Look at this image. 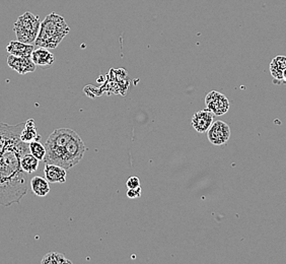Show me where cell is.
<instances>
[{
	"mask_svg": "<svg viewBox=\"0 0 286 264\" xmlns=\"http://www.w3.org/2000/svg\"><path fill=\"white\" fill-rule=\"evenodd\" d=\"M24 126L0 123V207L20 203L28 193V173L21 166L22 157L30 153L29 143L21 139Z\"/></svg>",
	"mask_w": 286,
	"mask_h": 264,
	"instance_id": "1",
	"label": "cell"
},
{
	"mask_svg": "<svg viewBox=\"0 0 286 264\" xmlns=\"http://www.w3.org/2000/svg\"><path fill=\"white\" fill-rule=\"evenodd\" d=\"M69 32L70 28L64 18L56 13H51L41 23L35 45L46 49H55Z\"/></svg>",
	"mask_w": 286,
	"mask_h": 264,
	"instance_id": "2",
	"label": "cell"
},
{
	"mask_svg": "<svg viewBox=\"0 0 286 264\" xmlns=\"http://www.w3.org/2000/svg\"><path fill=\"white\" fill-rule=\"evenodd\" d=\"M40 26L41 21L39 17L27 12L18 18L14 26V31L19 41L27 44H33L39 35Z\"/></svg>",
	"mask_w": 286,
	"mask_h": 264,
	"instance_id": "3",
	"label": "cell"
},
{
	"mask_svg": "<svg viewBox=\"0 0 286 264\" xmlns=\"http://www.w3.org/2000/svg\"><path fill=\"white\" fill-rule=\"evenodd\" d=\"M87 150V147L81 140L80 136L77 134L74 136L64 147V155L61 167L65 170H69L77 165Z\"/></svg>",
	"mask_w": 286,
	"mask_h": 264,
	"instance_id": "4",
	"label": "cell"
},
{
	"mask_svg": "<svg viewBox=\"0 0 286 264\" xmlns=\"http://www.w3.org/2000/svg\"><path fill=\"white\" fill-rule=\"evenodd\" d=\"M206 109L211 111L216 116L224 115L229 110V101L221 93L212 91L205 97Z\"/></svg>",
	"mask_w": 286,
	"mask_h": 264,
	"instance_id": "5",
	"label": "cell"
},
{
	"mask_svg": "<svg viewBox=\"0 0 286 264\" xmlns=\"http://www.w3.org/2000/svg\"><path fill=\"white\" fill-rule=\"evenodd\" d=\"M207 137L213 145H223L230 137V128L227 123L217 120L208 129Z\"/></svg>",
	"mask_w": 286,
	"mask_h": 264,
	"instance_id": "6",
	"label": "cell"
},
{
	"mask_svg": "<svg viewBox=\"0 0 286 264\" xmlns=\"http://www.w3.org/2000/svg\"><path fill=\"white\" fill-rule=\"evenodd\" d=\"M8 64L12 69L16 70L20 74L34 72L37 66L31 57H20L11 54L8 57Z\"/></svg>",
	"mask_w": 286,
	"mask_h": 264,
	"instance_id": "7",
	"label": "cell"
},
{
	"mask_svg": "<svg viewBox=\"0 0 286 264\" xmlns=\"http://www.w3.org/2000/svg\"><path fill=\"white\" fill-rule=\"evenodd\" d=\"M214 114L208 109L198 111L192 118V126L198 133H205L208 131L213 123Z\"/></svg>",
	"mask_w": 286,
	"mask_h": 264,
	"instance_id": "8",
	"label": "cell"
},
{
	"mask_svg": "<svg viewBox=\"0 0 286 264\" xmlns=\"http://www.w3.org/2000/svg\"><path fill=\"white\" fill-rule=\"evenodd\" d=\"M44 174L46 180L49 183L62 184L66 182V177H67L66 170L60 166L53 164H45Z\"/></svg>",
	"mask_w": 286,
	"mask_h": 264,
	"instance_id": "9",
	"label": "cell"
},
{
	"mask_svg": "<svg viewBox=\"0 0 286 264\" xmlns=\"http://www.w3.org/2000/svg\"><path fill=\"white\" fill-rule=\"evenodd\" d=\"M8 52L11 55L20 57H32V53L35 50L34 45L23 43L21 41H11L7 47Z\"/></svg>",
	"mask_w": 286,
	"mask_h": 264,
	"instance_id": "10",
	"label": "cell"
},
{
	"mask_svg": "<svg viewBox=\"0 0 286 264\" xmlns=\"http://www.w3.org/2000/svg\"><path fill=\"white\" fill-rule=\"evenodd\" d=\"M32 60L38 66H50L55 62V56L49 51V49L39 47L32 53Z\"/></svg>",
	"mask_w": 286,
	"mask_h": 264,
	"instance_id": "11",
	"label": "cell"
},
{
	"mask_svg": "<svg viewBox=\"0 0 286 264\" xmlns=\"http://www.w3.org/2000/svg\"><path fill=\"white\" fill-rule=\"evenodd\" d=\"M21 139L27 143L39 141L41 139V135L37 131L36 122L34 119H29L25 122V126L21 132Z\"/></svg>",
	"mask_w": 286,
	"mask_h": 264,
	"instance_id": "12",
	"label": "cell"
},
{
	"mask_svg": "<svg viewBox=\"0 0 286 264\" xmlns=\"http://www.w3.org/2000/svg\"><path fill=\"white\" fill-rule=\"evenodd\" d=\"M286 69V57L277 56L270 63V72L274 78V83L283 82V71Z\"/></svg>",
	"mask_w": 286,
	"mask_h": 264,
	"instance_id": "13",
	"label": "cell"
},
{
	"mask_svg": "<svg viewBox=\"0 0 286 264\" xmlns=\"http://www.w3.org/2000/svg\"><path fill=\"white\" fill-rule=\"evenodd\" d=\"M30 184H31L32 191L37 196L44 197V196L48 195L49 192H50L49 182L46 180V178H43V177H40V176H35L31 180Z\"/></svg>",
	"mask_w": 286,
	"mask_h": 264,
	"instance_id": "14",
	"label": "cell"
},
{
	"mask_svg": "<svg viewBox=\"0 0 286 264\" xmlns=\"http://www.w3.org/2000/svg\"><path fill=\"white\" fill-rule=\"evenodd\" d=\"M39 162L40 161L37 158H35L31 153H27L21 159V166L26 173L32 174L38 170Z\"/></svg>",
	"mask_w": 286,
	"mask_h": 264,
	"instance_id": "15",
	"label": "cell"
},
{
	"mask_svg": "<svg viewBox=\"0 0 286 264\" xmlns=\"http://www.w3.org/2000/svg\"><path fill=\"white\" fill-rule=\"evenodd\" d=\"M41 263L42 264H72V261L67 259L66 256L62 253L50 252L43 257Z\"/></svg>",
	"mask_w": 286,
	"mask_h": 264,
	"instance_id": "16",
	"label": "cell"
},
{
	"mask_svg": "<svg viewBox=\"0 0 286 264\" xmlns=\"http://www.w3.org/2000/svg\"><path fill=\"white\" fill-rule=\"evenodd\" d=\"M30 147V153L37 158L39 161H43L46 155V148L45 145H43L40 140L39 141H32L29 143Z\"/></svg>",
	"mask_w": 286,
	"mask_h": 264,
	"instance_id": "17",
	"label": "cell"
},
{
	"mask_svg": "<svg viewBox=\"0 0 286 264\" xmlns=\"http://www.w3.org/2000/svg\"><path fill=\"white\" fill-rule=\"evenodd\" d=\"M142 193V189L141 187H137V188H128L127 190V196L129 198H139L141 196Z\"/></svg>",
	"mask_w": 286,
	"mask_h": 264,
	"instance_id": "18",
	"label": "cell"
},
{
	"mask_svg": "<svg viewBox=\"0 0 286 264\" xmlns=\"http://www.w3.org/2000/svg\"><path fill=\"white\" fill-rule=\"evenodd\" d=\"M127 188H137L140 187V180L137 176H132L126 181Z\"/></svg>",
	"mask_w": 286,
	"mask_h": 264,
	"instance_id": "19",
	"label": "cell"
},
{
	"mask_svg": "<svg viewBox=\"0 0 286 264\" xmlns=\"http://www.w3.org/2000/svg\"><path fill=\"white\" fill-rule=\"evenodd\" d=\"M283 82L286 84V69L283 71Z\"/></svg>",
	"mask_w": 286,
	"mask_h": 264,
	"instance_id": "20",
	"label": "cell"
}]
</instances>
